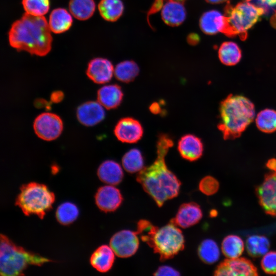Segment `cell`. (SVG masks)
I'll return each instance as SVG.
<instances>
[{
  "mask_svg": "<svg viewBox=\"0 0 276 276\" xmlns=\"http://www.w3.org/2000/svg\"><path fill=\"white\" fill-rule=\"evenodd\" d=\"M173 145L169 136L160 134L156 143V158L151 165L139 171L136 176L137 181L159 207L166 201L176 197L180 190V180L168 169L165 162L166 155Z\"/></svg>",
  "mask_w": 276,
  "mask_h": 276,
  "instance_id": "1",
  "label": "cell"
},
{
  "mask_svg": "<svg viewBox=\"0 0 276 276\" xmlns=\"http://www.w3.org/2000/svg\"><path fill=\"white\" fill-rule=\"evenodd\" d=\"M51 31L43 16H33L26 13L12 25L8 34L9 43L17 51L45 56L52 48Z\"/></svg>",
  "mask_w": 276,
  "mask_h": 276,
  "instance_id": "2",
  "label": "cell"
},
{
  "mask_svg": "<svg viewBox=\"0 0 276 276\" xmlns=\"http://www.w3.org/2000/svg\"><path fill=\"white\" fill-rule=\"evenodd\" d=\"M218 128L225 140L239 137L256 117L255 107L247 98L229 95L220 103Z\"/></svg>",
  "mask_w": 276,
  "mask_h": 276,
  "instance_id": "3",
  "label": "cell"
},
{
  "mask_svg": "<svg viewBox=\"0 0 276 276\" xmlns=\"http://www.w3.org/2000/svg\"><path fill=\"white\" fill-rule=\"evenodd\" d=\"M136 232L142 240L159 255L161 261L172 258L185 247V239L181 231L170 222L160 228L146 220H140Z\"/></svg>",
  "mask_w": 276,
  "mask_h": 276,
  "instance_id": "4",
  "label": "cell"
},
{
  "mask_svg": "<svg viewBox=\"0 0 276 276\" xmlns=\"http://www.w3.org/2000/svg\"><path fill=\"white\" fill-rule=\"evenodd\" d=\"M51 260L16 245L9 238L1 235L0 273L3 276L24 275L29 265L41 266Z\"/></svg>",
  "mask_w": 276,
  "mask_h": 276,
  "instance_id": "5",
  "label": "cell"
},
{
  "mask_svg": "<svg viewBox=\"0 0 276 276\" xmlns=\"http://www.w3.org/2000/svg\"><path fill=\"white\" fill-rule=\"evenodd\" d=\"M55 199L54 193L46 185L31 182L21 186L15 205L25 215H35L42 219L52 208Z\"/></svg>",
  "mask_w": 276,
  "mask_h": 276,
  "instance_id": "6",
  "label": "cell"
},
{
  "mask_svg": "<svg viewBox=\"0 0 276 276\" xmlns=\"http://www.w3.org/2000/svg\"><path fill=\"white\" fill-rule=\"evenodd\" d=\"M265 11L256 4L245 0L234 6H228L225 11L227 29L225 33L229 35L245 36L265 14Z\"/></svg>",
  "mask_w": 276,
  "mask_h": 276,
  "instance_id": "7",
  "label": "cell"
},
{
  "mask_svg": "<svg viewBox=\"0 0 276 276\" xmlns=\"http://www.w3.org/2000/svg\"><path fill=\"white\" fill-rule=\"evenodd\" d=\"M33 127L39 138L49 141L55 140L60 135L63 129V123L57 114L45 112L36 118Z\"/></svg>",
  "mask_w": 276,
  "mask_h": 276,
  "instance_id": "8",
  "label": "cell"
},
{
  "mask_svg": "<svg viewBox=\"0 0 276 276\" xmlns=\"http://www.w3.org/2000/svg\"><path fill=\"white\" fill-rule=\"evenodd\" d=\"M137 233L129 230H122L114 234L109 245L116 255L121 258L133 256L139 246Z\"/></svg>",
  "mask_w": 276,
  "mask_h": 276,
  "instance_id": "9",
  "label": "cell"
},
{
  "mask_svg": "<svg viewBox=\"0 0 276 276\" xmlns=\"http://www.w3.org/2000/svg\"><path fill=\"white\" fill-rule=\"evenodd\" d=\"M256 192L260 204L265 212L276 216V172L265 175Z\"/></svg>",
  "mask_w": 276,
  "mask_h": 276,
  "instance_id": "10",
  "label": "cell"
},
{
  "mask_svg": "<svg viewBox=\"0 0 276 276\" xmlns=\"http://www.w3.org/2000/svg\"><path fill=\"white\" fill-rule=\"evenodd\" d=\"M257 268L244 258L228 259L221 263L214 272L215 275H257Z\"/></svg>",
  "mask_w": 276,
  "mask_h": 276,
  "instance_id": "11",
  "label": "cell"
},
{
  "mask_svg": "<svg viewBox=\"0 0 276 276\" xmlns=\"http://www.w3.org/2000/svg\"><path fill=\"white\" fill-rule=\"evenodd\" d=\"M114 133L123 143H135L142 137L143 128L137 120L130 117L124 118L116 124Z\"/></svg>",
  "mask_w": 276,
  "mask_h": 276,
  "instance_id": "12",
  "label": "cell"
},
{
  "mask_svg": "<svg viewBox=\"0 0 276 276\" xmlns=\"http://www.w3.org/2000/svg\"><path fill=\"white\" fill-rule=\"evenodd\" d=\"M95 198L98 208L105 213L116 211L123 201L120 191L111 185L100 187L95 194Z\"/></svg>",
  "mask_w": 276,
  "mask_h": 276,
  "instance_id": "13",
  "label": "cell"
},
{
  "mask_svg": "<svg viewBox=\"0 0 276 276\" xmlns=\"http://www.w3.org/2000/svg\"><path fill=\"white\" fill-rule=\"evenodd\" d=\"M199 26L201 31L207 35L225 33L227 26L226 17L217 10H209L201 16Z\"/></svg>",
  "mask_w": 276,
  "mask_h": 276,
  "instance_id": "14",
  "label": "cell"
},
{
  "mask_svg": "<svg viewBox=\"0 0 276 276\" xmlns=\"http://www.w3.org/2000/svg\"><path fill=\"white\" fill-rule=\"evenodd\" d=\"M114 72L111 62L107 59L96 58L88 63L86 74L88 78L97 84L109 82Z\"/></svg>",
  "mask_w": 276,
  "mask_h": 276,
  "instance_id": "15",
  "label": "cell"
},
{
  "mask_svg": "<svg viewBox=\"0 0 276 276\" xmlns=\"http://www.w3.org/2000/svg\"><path fill=\"white\" fill-rule=\"evenodd\" d=\"M202 213L196 203H185L179 208L174 218L171 220L176 225L183 228L197 223L202 218Z\"/></svg>",
  "mask_w": 276,
  "mask_h": 276,
  "instance_id": "16",
  "label": "cell"
},
{
  "mask_svg": "<svg viewBox=\"0 0 276 276\" xmlns=\"http://www.w3.org/2000/svg\"><path fill=\"white\" fill-rule=\"evenodd\" d=\"M102 105L95 101H88L80 105L77 110V117L83 125L91 126L96 125L105 118Z\"/></svg>",
  "mask_w": 276,
  "mask_h": 276,
  "instance_id": "17",
  "label": "cell"
},
{
  "mask_svg": "<svg viewBox=\"0 0 276 276\" xmlns=\"http://www.w3.org/2000/svg\"><path fill=\"white\" fill-rule=\"evenodd\" d=\"M177 149L183 158L193 162L201 157L203 146L200 139L193 134H188L180 139Z\"/></svg>",
  "mask_w": 276,
  "mask_h": 276,
  "instance_id": "18",
  "label": "cell"
},
{
  "mask_svg": "<svg viewBox=\"0 0 276 276\" xmlns=\"http://www.w3.org/2000/svg\"><path fill=\"white\" fill-rule=\"evenodd\" d=\"M167 1L162 9V19L169 26H178L186 17V10L183 2L176 0Z\"/></svg>",
  "mask_w": 276,
  "mask_h": 276,
  "instance_id": "19",
  "label": "cell"
},
{
  "mask_svg": "<svg viewBox=\"0 0 276 276\" xmlns=\"http://www.w3.org/2000/svg\"><path fill=\"white\" fill-rule=\"evenodd\" d=\"M115 253L110 246L103 245L98 247L90 258L91 265L100 272H106L112 267Z\"/></svg>",
  "mask_w": 276,
  "mask_h": 276,
  "instance_id": "20",
  "label": "cell"
},
{
  "mask_svg": "<svg viewBox=\"0 0 276 276\" xmlns=\"http://www.w3.org/2000/svg\"><path fill=\"white\" fill-rule=\"evenodd\" d=\"M123 97L122 90L118 84L104 86L99 89L97 94L98 102L107 109L118 107L121 103Z\"/></svg>",
  "mask_w": 276,
  "mask_h": 276,
  "instance_id": "21",
  "label": "cell"
},
{
  "mask_svg": "<svg viewBox=\"0 0 276 276\" xmlns=\"http://www.w3.org/2000/svg\"><path fill=\"white\" fill-rule=\"evenodd\" d=\"M97 175L101 181L109 185H118L124 177L121 166L112 160L103 162L98 169Z\"/></svg>",
  "mask_w": 276,
  "mask_h": 276,
  "instance_id": "22",
  "label": "cell"
},
{
  "mask_svg": "<svg viewBox=\"0 0 276 276\" xmlns=\"http://www.w3.org/2000/svg\"><path fill=\"white\" fill-rule=\"evenodd\" d=\"M49 27L53 32L60 34L67 31L73 23L71 14L65 9L57 8L50 14Z\"/></svg>",
  "mask_w": 276,
  "mask_h": 276,
  "instance_id": "23",
  "label": "cell"
},
{
  "mask_svg": "<svg viewBox=\"0 0 276 276\" xmlns=\"http://www.w3.org/2000/svg\"><path fill=\"white\" fill-rule=\"evenodd\" d=\"M218 57L222 63L232 66L240 61L242 53L238 44L232 41H227L223 42L220 46Z\"/></svg>",
  "mask_w": 276,
  "mask_h": 276,
  "instance_id": "24",
  "label": "cell"
},
{
  "mask_svg": "<svg viewBox=\"0 0 276 276\" xmlns=\"http://www.w3.org/2000/svg\"><path fill=\"white\" fill-rule=\"evenodd\" d=\"M124 8L121 0H101L98 5L100 15L108 21L118 20L122 15Z\"/></svg>",
  "mask_w": 276,
  "mask_h": 276,
  "instance_id": "25",
  "label": "cell"
},
{
  "mask_svg": "<svg viewBox=\"0 0 276 276\" xmlns=\"http://www.w3.org/2000/svg\"><path fill=\"white\" fill-rule=\"evenodd\" d=\"M96 8L94 0H70L69 10L76 18L85 20L93 15Z\"/></svg>",
  "mask_w": 276,
  "mask_h": 276,
  "instance_id": "26",
  "label": "cell"
},
{
  "mask_svg": "<svg viewBox=\"0 0 276 276\" xmlns=\"http://www.w3.org/2000/svg\"><path fill=\"white\" fill-rule=\"evenodd\" d=\"M244 248L242 239L237 235H228L224 238L222 242V252L228 259L239 258L242 254Z\"/></svg>",
  "mask_w": 276,
  "mask_h": 276,
  "instance_id": "27",
  "label": "cell"
},
{
  "mask_svg": "<svg viewBox=\"0 0 276 276\" xmlns=\"http://www.w3.org/2000/svg\"><path fill=\"white\" fill-rule=\"evenodd\" d=\"M139 67L134 61L125 60L116 65L114 73L118 80L129 83L134 80L139 75Z\"/></svg>",
  "mask_w": 276,
  "mask_h": 276,
  "instance_id": "28",
  "label": "cell"
},
{
  "mask_svg": "<svg viewBox=\"0 0 276 276\" xmlns=\"http://www.w3.org/2000/svg\"><path fill=\"white\" fill-rule=\"evenodd\" d=\"M246 250L252 257H259L266 254L269 250L270 242L264 236L252 235L246 242Z\"/></svg>",
  "mask_w": 276,
  "mask_h": 276,
  "instance_id": "29",
  "label": "cell"
},
{
  "mask_svg": "<svg viewBox=\"0 0 276 276\" xmlns=\"http://www.w3.org/2000/svg\"><path fill=\"white\" fill-rule=\"evenodd\" d=\"M256 124L261 131L270 133L276 131V110L266 108L260 111L255 118Z\"/></svg>",
  "mask_w": 276,
  "mask_h": 276,
  "instance_id": "30",
  "label": "cell"
},
{
  "mask_svg": "<svg viewBox=\"0 0 276 276\" xmlns=\"http://www.w3.org/2000/svg\"><path fill=\"white\" fill-rule=\"evenodd\" d=\"M198 254L200 259L205 263L213 264L220 257V250L217 243L213 240H204L198 248Z\"/></svg>",
  "mask_w": 276,
  "mask_h": 276,
  "instance_id": "31",
  "label": "cell"
},
{
  "mask_svg": "<svg viewBox=\"0 0 276 276\" xmlns=\"http://www.w3.org/2000/svg\"><path fill=\"white\" fill-rule=\"evenodd\" d=\"M124 169L129 173L140 171L144 168V158L141 152L133 148L127 152L122 159Z\"/></svg>",
  "mask_w": 276,
  "mask_h": 276,
  "instance_id": "32",
  "label": "cell"
},
{
  "mask_svg": "<svg viewBox=\"0 0 276 276\" xmlns=\"http://www.w3.org/2000/svg\"><path fill=\"white\" fill-rule=\"evenodd\" d=\"M79 215L77 206L71 202H65L58 206L56 211V218L59 223L66 225L74 222Z\"/></svg>",
  "mask_w": 276,
  "mask_h": 276,
  "instance_id": "33",
  "label": "cell"
},
{
  "mask_svg": "<svg viewBox=\"0 0 276 276\" xmlns=\"http://www.w3.org/2000/svg\"><path fill=\"white\" fill-rule=\"evenodd\" d=\"M22 4L26 13L43 16L50 9L49 0H22Z\"/></svg>",
  "mask_w": 276,
  "mask_h": 276,
  "instance_id": "34",
  "label": "cell"
},
{
  "mask_svg": "<svg viewBox=\"0 0 276 276\" xmlns=\"http://www.w3.org/2000/svg\"><path fill=\"white\" fill-rule=\"evenodd\" d=\"M219 187L218 181L211 176H207L203 178L199 184V190L206 195H212L216 193Z\"/></svg>",
  "mask_w": 276,
  "mask_h": 276,
  "instance_id": "35",
  "label": "cell"
},
{
  "mask_svg": "<svg viewBox=\"0 0 276 276\" xmlns=\"http://www.w3.org/2000/svg\"><path fill=\"white\" fill-rule=\"evenodd\" d=\"M261 267L264 271L268 274H276V251L267 252L261 260Z\"/></svg>",
  "mask_w": 276,
  "mask_h": 276,
  "instance_id": "36",
  "label": "cell"
},
{
  "mask_svg": "<svg viewBox=\"0 0 276 276\" xmlns=\"http://www.w3.org/2000/svg\"><path fill=\"white\" fill-rule=\"evenodd\" d=\"M154 275H179L180 273L173 267L162 266L155 271Z\"/></svg>",
  "mask_w": 276,
  "mask_h": 276,
  "instance_id": "37",
  "label": "cell"
},
{
  "mask_svg": "<svg viewBox=\"0 0 276 276\" xmlns=\"http://www.w3.org/2000/svg\"><path fill=\"white\" fill-rule=\"evenodd\" d=\"M255 3L265 11L269 12L270 10H275L276 9V0H254Z\"/></svg>",
  "mask_w": 276,
  "mask_h": 276,
  "instance_id": "38",
  "label": "cell"
},
{
  "mask_svg": "<svg viewBox=\"0 0 276 276\" xmlns=\"http://www.w3.org/2000/svg\"><path fill=\"white\" fill-rule=\"evenodd\" d=\"M164 0H154L150 8L147 13V20L150 26V21L149 20V16L160 10H162L164 6Z\"/></svg>",
  "mask_w": 276,
  "mask_h": 276,
  "instance_id": "39",
  "label": "cell"
},
{
  "mask_svg": "<svg viewBox=\"0 0 276 276\" xmlns=\"http://www.w3.org/2000/svg\"><path fill=\"white\" fill-rule=\"evenodd\" d=\"M64 97L63 93L61 91H53L51 95V100L55 103L61 102Z\"/></svg>",
  "mask_w": 276,
  "mask_h": 276,
  "instance_id": "40",
  "label": "cell"
},
{
  "mask_svg": "<svg viewBox=\"0 0 276 276\" xmlns=\"http://www.w3.org/2000/svg\"><path fill=\"white\" fill-rule=\"evenodd\" d=\"M34 105L37 108H50V104L49 102H47L45 100L42 99H37L34 102Z\"/></svg>",
  "mask_w": 276,
  "mask_h": 276,
  "instance_id": "41",
  "label": "cell"
},
{
  "mask_svg": "<svg viewBox=\"0 0 276 276\" xmlns=\"http://www.w3.org/2000/svg\"><path fill=\"white\" fill-rule=\"evenodd\" d=\"M200 38L199 36L195 33H191L188 36L187 40L189 44L195 45L199 42Z\"/></svg>",
  "mask_w": 276,
  "mask_h": 276,
  "instance_id": "42",
  "label": "cell"
},
{
  "mask_svg": "<svg viewBox=\"0 0 276 276\" xmlns=\"http://www.w3.org/2000/svg\"><path fill=\"white\" fill-rule=\"evenodd\" d=\"M149 109L151 112L154 114L159 113L161 111V108L160 105L159 103L156 102L152 103L150 105Z\"/></svg>",
  "mask_w": 276,
  "mask_h": 276,
  "instance_id": "43",
  "label": "cell"
},
{
  "mask_svg": "<svg viewBox=\"0 0 276 276\" xmlns=\"http://www.w3.org/2000/svg\"><path fill=\"white\" fill-rule=\"evenodd\" d=\"M266 167L273 172H276V159L271 158L266 163Z\"/></svg>",
  "mask_w": 276,
  "mask_h": 276,
  "instance_id": "44",
  "label": "cell"
},
{
  "mask_svg": "<svg viewBox=\"0 0 276 276\" xmlns=\"http://www.w3.org/2000/svg\"><path fill=\"white\" fill-rule=\"evenodd\" d=\"M207 2L213 4H220L224 3L225 2L227 1L228 0H205Z\"/></svg>",
  "mask_w": 276,
  "mask_h": 276,
  "instance_id": "45",
  "label": "cell"
},
{
  "mask_svg": "<svg viewBox=\"0 0 276 276\" xmlns=\"http://www.w3.org/2000/svg\"><path fill=\"white\" fill-rule=\"evenodd\" d=\"M176 1H180V2H183V1H184L185 0H176Z\"/></svg>",
  "mask_w": 276,
  "mask_h": 276,
  "instance_id": "46",
  "label": "cell"
}]
</instances>
